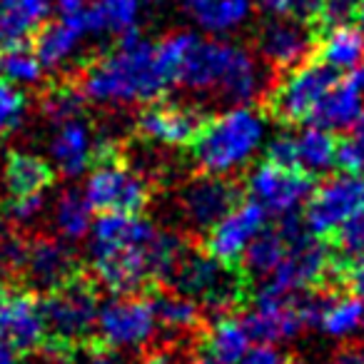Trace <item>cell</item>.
I'll list each match as a JSON object with an SVG mask.
<instances>
[{
	"label": "cell",
	"instance_id": "obj_43",
	"mask_svg": "<svg viewBox=\"0 0 364 364\" xmlns=\"http://www.w3.org/2000/svg\"><path fill=\"white\" fill-rule=\"evenodd\" d=\"M339 274L347 279L352 294H357V297L364 299V250L354 252L352 257L342 259V264H339Z\"/></svg>",
	"mask_w": 364,
	"mask_h": 364
},
{
	"label": "cell",
	"instance_id": "obj_39",
	"mask_svg": "<svg viewBox=\"0 0 364 364\" xmlns=\"http://www.w3.org/2000/svg\"><path fill=\"white\" fill-rule=\"evenodd\" d=\"M46 193H36V195H21V198H11L6 205V215L11 223L16 225H31L46 213Z\"/></svg>",
	"mask_w": 364,
	"mask_h": 364
},
{
	"label": "cell",
	"instance_id": "obj_44",
	"mask_svg": "<svg viewBox=\"0 0 364 364\" xmlns=\"http://www.w3.org/2000/svg\"><path fill=\"white\" fill-rule=\"evenodd\" d=\"M237 364H287V362H284V357L277 352V347L257 344V347H250V352L245 354Z\"/></svg>",
	"mask_w": 364,
	"mask_h": 364
},
{
	"label": "cell",
	"instance_id": "obj_51",
	"mask_svg": "<svg viewBox=\"0 0 364 364\" xmlns=\"http://www.w3.org/2000/svg\"><path fill=\"white\" fill-rule=\"evenodd\" d=\"M152 3H157V0H140V6H152Z\"/></svg>",
	"mask_w": 364,
	"mask_h": 364
},
{
	"label": "cell",
	"instance_id": "obj_36",
	"mask_svg": "<svg viewBox=\"0 0 364 364\" xmlns=\"http://www.w3.org/2000/svg\"><path fill=\"white\" fill-rule=\"evenodd\" d=\"M28 112L26 92L8 80H0V137L11 135L23 125Z\"/></svg>",
	"mask_w": 364,
	"mask_h": 364
},
{
	"label": "cell",
	"instance_id": "obj_27",
	"mask_svg": "<svg viewBox=\"0 0 364 364\" xmlns=\"http://www.w3.org/2000/svg\"><path fill=\"white\" fill-rule=\"evenodd\" d=\"M294 135V162L297 170L304 175L317 177L327 175L337 165V145L339 140L332 130H324L319 125H307Z\"/></svg>",
	"mask_w": 364,
	"mask_h": 364
},
{
	"label": "cell",
	"instance_id": "obj_7",
	"mask_svg": "<svg viewBox=\"0 0 364 364\" xmlns=\"http://www.w3.org/2000/svg\"><path fill=\"white\" fill-rule=\"evenodd\" d=\"M175 289L205 304L210 312L228 314L245 299V277L235 264H225L208 252H185L172 272Z\"/></svg>",
	"mask_w": 364,
	"mask_h": 364
},
{
	"label": "cell",
	"instance_id": "obj_15",
	"mask_svg": "<svg viewBox=\"0 0 364 364\" xmlns=\"http://www.w3.org/2000/svg\"><path fill=\"white\" fill-rule=\"evenodd\" d=\"M242 322L255 342L269 344V347L289 342L307 327L299 299L292 294L269 292V289H259Z\"/></svg>",
	"mask_w": 364,
	"mask_h": 364
},
{
	"label": "cell",
	"instance_id": "obj_37",
	"mask_svg": "<svg viewBox=\"0 0 364 364\" xmlns=\"http://www.w3.org/2000/svg\"><path fill=\"white\" fill-rule=\"evenodd\" d=\"M337 165L344 172H364V107L349 127V135L337 145Z\"/></svg>",
	"mask_w": 364,
	"mask_h": 364
},
{
	"label": "cell",
	"instance_id": "obj_2",
	"mask_svg": "<svg viewBox=\"0 0 364 364\" xmlns=\"http://www.w3.org/2000/svg\"><path fill=\"white\" fill-rule=\"evenodd\" d=\"M167 87L172 85L160 68L155 43L140 38L137 31L117 38L115 48L87 65L80 82L85 100L110 107L155 102Z\"/></svg>",
	"mask_w": 364,
	"mask_h": 364
},
{
	"label": "cell",
	"instance_id": "obj_41",
	"mask_svg": "<svg viewBox=\"0 0 364 364\" xmlns=\"http://www.w3.org/2000/svg\"><path fill=\"white\" fill-rule=\"evenodd\" d=\"M269 16H292L299 21H309L317 16L319 0H255Z\"/></svg>",
	"mask_w": 364,
	"mask_h": 364
},
{
	"label": "cell",
	"instance_id": "obj_24",
	"mask_svg": "<svg viewBox=\"0 0 364 364\" xmlns=\"http://www.w3.org/2000/svg\"><path fill=\"white\" fill-rule=\"evenodd\" d=\"M362 107L364 92L347 77V80H337L324 92L322 100L314 107V112L309 115V122L332 132L349 130L352 122L359 117V112H362Z\"/></svg>",
	"mask_w": 364,
	"mask_h": 364
},
{
	"label": "cell",
	"instance_id": "obj_42",
	"mask_svg": "<svg viewBox=\"0 0 364 364\" xmlns=\"http://www.w3.org/2000/svg\"><path fill=\"white\" fill-rule=\"evenodd\" d=\"M334 237H337L339 259H347V257H352L354 252L364 250V210L357 218L349 220L347 225H342Z\"/></svg>",
	"mask_w": 364,
	"mask_h": 364
},
{
	"label": "cell",
	"instance_id": "obj_30",
	"mask_svg": "<svg viewBox=\"0 0 364 364\" xmlns=\"http://www.w3.org/2000/svg\"><path fill=\"white\" fill-rule=\"evenodd\" d=\"M317 327L332 339H349L359 329H364V299L357 294L322 297Z\"/></svg>",
	"mask_w": 364,
	"mask_h": 364
},
{
	"label": "cell",
	"instance_id": "obj_9",
	"mask_svg": "<svg viewBox=\"0 0 364 364\" xmlns=\"http://www.w3.org/2000/svg\"><path fill=\"white\" fill-rule=\"evenodd\" d=\"M82 195L97 213L135 215L150 203V185L137 170L117 157H102L92 165Z\"/></svg>",
	"mask_w": 364,
	"mask_h": 364
},
{
	"label": "cell",
	"instance_id": "obj_19",
	"mask_svg": "<svg viewBox=\"0 0 364 364\" xmlns=\"http://www.w3.org/2000/svg\"><path fill=\"white\" fill-rule=\"evenodd\" d=\"M203 125L198 107L182 102H150L137 117V130L145 140L162 147H185Z\"/></svg>",
	"mask_w": 364,
	"mask_h": 364
},
{
	"label": "cell",
	"instance_id": "obj_17",
	"mask_svg": "<svg viewBox=\"0 0 364 364\" xmlns=\"http://www.w3.org/2000/svg\"><path fill=\"white\" fill-rule=\"evenodd\" d=\"M0 342L11 344L18 354L36 352L46 344L43 309L33 294L0 282Z\"/></svg>",
	"mask_w": 364,
	"mask_h": 364
},
{
	"label": "cell",
	"instance_id": "obj_29",
	"mask_svg": "<svg viewBox=\"0 0 364 364\" xmlns=\"http://www.w3.org/2000/svg\"><path fill=\"white\" fill-rule=\"evenodd\" d=\"M319 63H324L332 70H354L364 60V33L359 28L334 26L327 28L322 38L314 43Z\"/></svg>",
	"mask_w": 364,
	"mask_h": 364
},
{
	"label": "cell",
	"instance_id": "obj_23",
	"mask_svg": "<svg viewBox=\"0 0 364 364\" xmlns=\"http://www.w3.org/2000/svg\"><path fill=\"white\" fill-rule=\"evenodd\" d=\"M87 31L82 26V18H60L58 23L43 26L36 36V53L46 70L50 68H63L75 58L80 50L82 41H85Z\"/></svg>",
	"mask_w": 364,
	"mask_h": 364
},
{
	"label": "cell",
	"instance_id": "obj_38",
	"mask_svg": "<svg viewBox=\"0 0 364 364\" xmlns=\"http://www.w3.org/2000/svg\"><path fill=\"white\" fill-rule=\"evenodd\" d=\"M28 242L18 235H6L0 237V279L16 277L26 267Z\"/></svg>",
	"mask_w": 364,
	"mask_h": 364
},
{
	"label": "cell",
	"instance_id": "obj_14",
	"mask_svg": "<svg viewBox=\"0 0 364 364\" xmlns=\"http://www.w3.org/2000/svg\"><path fill=\"white\" fill-rule=\"evenodd\" d=\"M240 203V188L230 177L208 175L193 177L180 190L177 208L185 225L200 232H208L223 215H228Z\"/></svg>",
	"mask_w": 364,
	"mask_h": 364
},
{
	"label": "cell",
	"instance_id": "obj_5",
	"mask_svg": "<svg viewBox=\"0 0 364 364\" xmlns=\"http://www.w3.org/2000/svg\"><path fill=\"white\" fill-rule=\"evenodd\" d=\"M46 322V344L53 357H70L92 332L97 322V294L90 282L80 277L68 279L55 289H48L41 302Z\"/></svg>",
	"mask_w": 364,
	"mask_h": 364
},
{
	"label": "cell",
	"instance_id": "obj_22",
	"mask_svg": "<svg viewBox=\"0 0 364 364\" xmlns=\"http://www.w3.org/2000/svg\"><path fill=\"white\" fill-rule=\"evenodd\" d=\"M53 0H0V48L23 46L48 23Z\"/></svg>",
	"mask_w": 364,
	"mask_h": 364
},
{
	"label": "cell",
	"instance_id": "obj_49",
	"mask_svg": "<svg viewBox=\"0 0 364 364\" xmlns=\"http://www.w3.org/2000/svg\"><path fill=\"white\" fill-rule=\"evenodd\" d=\"M354 21L359 23V31L364 33V0H359V8H357V18Z\"/></svg>",
	"mask_w": 364,
	"mask_h": 364
},
{
	"label": "cell",
	"instance_id": "obj_16",
	"mask_svg": "<svg viewBox=\"0 0 364 364\" xmlns=\"http://www.w3.org/2000/svg\"><path fill=\"white\" fill-rule=\"evenodd\" d=\"M267 228V213L257 203H237L208 230L205 250L225 264H237L245 250Z\"/></svg>",
	"mask_w": 364,
	"mask_h": 364
},
{
	"label": "cell",
	"instance_id": "obj_35",
	"mask_svg": "<svg viewBox=\"0 0 364 364\" xmlns=\"http://www.w3.org/2000/svg\"><path fill=\"white\" fill-rule=\"evenodd\" d=\"M82 107H85V95H82L80 87L73 85H60L53 87L46 97H43V115L55 125L68 117L82 115Z\"/></svg>",
	"mask_w": 364,
	"mask_h": 364
},
{
	"label": "cell",
	"instance_id": "obj_52",
	"mask_svg": "<svg viewBox=\"0 0 364 364\" xmlns=\"http://www.w3.org/2000/svg\"><path fill=\"white\" fill-rule=\"evenodd\" d=\"M292 364H309V362H292Z\"/></svg>",
	"mask_w": 364,
	"mask_h": 364
},
{
	"label": "cell",
	"instance_id": "obj_1",
	"mask_svg": "<svg viewBox=\"0 0 364 364\" xmlns=\"http://www.w3.org/2000/svg\"><path fill=\"white\" fill-rule=\"evenodd\" d=\"M87 235L92 272L112 294H135L150 282L170 279L188 252L177 235L137 213H102Z\"/></svg>",
	"mask_w": 364,
	"mask_h": 364
},
{
	"label": "cell",
	"instance_id": "obj_31",
	"mask_svg": "<svg viewBox=\"0 0 364 364\" xmlns=\"http://www.w3.org/2000/svg\"><path fill=\"white\" fill-rule=\"evenodd\" d=\"M53 228L65 242L85 240L92 228V208L82 190L65 188L53 203Z\"/></svg>",
	"mask_w": 364,
	"mask_h": 364
},
{
	"label": "cell",
	"instance_id": "obj_21",
	"mask_svg": "<svg viewBox=\"0 0 364 364\" xmlns=\"http://www.w3.org/2000/svg\"><path fill=\"white\" fill-rule=\"evenodd\" d=\"M255 0H182V13L210 36L237 33L252 18Z\"/></svg>",
	"mask_w": 364,
	"mask_h": 364
},
{
	"label": "cell",
	"instance_id": "obj_6",
	"mask_svg": "<svg viewBox=\"0 0 364 364\" xmlns=\"http://www.w3.org/2000/svg\"><path fill=\"white\" fill-rule=\"evenodd\" d=\"M279 228L287 237V250L277 269L264 279L262 289L279 294H299L317 287L329 274L337 272L334 257L322 242V237L309 232L304 223H299L294 215L282 218Z\"/></svg>",
	"mask_w": 364,
	"mask_h": 364
},
{
	"label": "cell",
	"instance_id": "obj_40",
	"mask_svg": "<svg viewBox=\"0 0 364 364\" xmlns=\"http://www.w3.org/2000/svg\"><path fill=\"white\" fill-rule=\"evenodd\" d=\"M359 0H319L317 16L324 28L334 26H347L357 18Z\"/></svg>",
	"mask_w": 364,
	"mask_h": 364
},
{
	"label": "cell",
	"instance_id": "obj_4",
	"mask_svg": "<svg viewBox=\"0 0 364 364\" xmlns=\"http://www.w3.org/2000/svg\"><path fill=\"white\" fill-rule=\"evenodd\" d=\"M267 120L250 105H232L220 115L203 120L190 142L198 167L208 175L230 177L247 167L264 145Z\"/></svg>",
	"mask_w": 364,
	"mask_h": 364
},
{
	"label": "cell",
	"instance_id": "obj_13",
	"mask_svg": "<svg viewBox=\"0 0 364 364\" xmlns=\"http://www.w3.org/2000/svg\"><path fill=\"white\" fill-rule=\"evenodd\" d=\"M107 140L97 137V130L87 122L85 115L68 117L53 125V135L48 140L50 165L65 177H80L97 160L107 157Z\"/></svg>",
	"mask_w": 364,
	"mask_h": 364
},
{
	"label": "cell",
	"instance_id": "obj_8",
	"mask_svg": "<svg viewBox=\"0 0 364 364\" xmlns=\"http://www.w3.org/2000/svg\"><path fill=\"white\" fill-rule=\"evenodd\" d=\"M364 210V177L357 172L329 175L309 193L304 203V228L317 237L337 235L342 225Z\"/></svg>",
	"mask_w": 364,
	"mask_h": 364
},
{
	"label": "cell",
	"instance_id": "obj_20",
	"mask_svg": "<svg viewBox=\"0 0 364 364\" xmlns=\"http://www.w3.org/2000/svg\"><path fill=\"white\" fill-rule=\"evenodd\" d=\"M23 274L36 289L48 292L77 277V257L65 240L38 237L36 242H28Z\"/></svg>",
	"mask_w": 364,
	"mask_h": 364
},
{
	"label": "cell",
	"instance_id": "obj_46",
	"mask_svg": "<svg viewBox=\"0 0 364 364\" xmlns=\"http://www.w3.org/2000/svg\"><path fill=\"white\" fill-rule=\"evenodd\" d=\"M87 0H55V8L60 13V18H77L85 11Z\"/></svg>",
	"mask_w": 364,
	"mask_h": 364
},
{
	"label": "cell",
	"instance_id": "obj_47",
	"mask_svg": "<svg viewBox=\"0 0 364 364\" xmlns=\"http://www.w3.org/2000/svg\"><path fill=\"white\" fill-rule=\"evenodd\" d=\"M0 364H18V352L6 342H0Z\"/></svg>",
	"mask_w": 364,
	"mask_h": 364
},
{
	"label": "cell",
	"instance_id": "obj_34",
	"mask_svg": "<svg viewBox=\"0 0 364 364\" xmlns=\"http://www.w3.org/2000/svg\"><path fill=\"white\" fill-rule=\"evenodd\" d=\"M43 73H46V65L38 58L36 48H28L26 43L6 48V53L0 55V75L18 87L38 85L43 80Z\"/></svg>",
	"mask_w": 364,
	"mask_h": 364
},
{
	"label": "cell",
	"instance_id": "obj_50",
	"mask_svg": "<svg viewBox=\"0 0 364 364\" xmlns=\"http://www.w3.org/2000/svg\"><path fill=\"white\" fill-rule=\"evenodd\" d=\"M145 364H177V362L170 357H152V359H147Z\"/></svg>",
	"mask_w": 364,
	"mask_h": 364
},
{
	"label": "cell",
	"instance_id": "obj_45",
	"mask_svg": "<svg viewBox=\"0 0 364 364\" xmlns=\"http://www.w3.org/2000/svg\"><path fill=\"white\" fill-rule=\"evenodd\" d=\"M82 364H125V359L120 357V352H115V349L102 344V347H97V349H90L87 357L82 359Z\"/></svg>",
	"mask_w": 364,
	"mask_h": 364
},
{
	"label": "cell",
	"instance_id": "obj_32",
	"mask_svg": "<svg viewBox=\"0 0 364 364\" xmlns=\"http://www.w3.org/2000/svg\"><path fill=\"white\" fill-rule=\"evenodd\" d=\"M284 250H287V237H284L282 228L269 230L264 228L257 237L250 242V247L245 250L242 259L240 262L245 264V272L255 279H267L269 274L277 269V264L282 262Z\"/></svg>",
	"mask_w": 364,
	"mask_h": 364
},
{
	"label": "cell",
	"instance_id": "obj_3",
	"mask_svg": "<svg viewBox=\"0 0 364 364\" xmlns=\"http://www.w3.org/2000/svg\"><path fill=\"white\" fill-rule=\"evenodd\" d=\"M175 85L210 92L230 105H250L267 90V70L247 48L193 33L177 68Z\"/></svg>",
	"mask_w": 364,
	"mask_h": 364
},
{
	"label": "cell",
	"instance_id": "obj_10",
	"mask_svg": "<svg viewBox=\"0 0 364 364\" xmlns=\"http://www.w3.org/2000/svg\"><path fill=\"white\" fill-rule=\"evenodd\" d=\"M157 314L152 299L135 294H115L97 309L95 332L105 347L132 352L150 344L157 334Z\"/></svg>",
	"mask_w": 364,
	"mask_h": 364
},
{
	"label": "cell",
	"instance_id": "obj_25",
	"mask_svg": "<svg viewBox=\"0 0 364 364\" xmlns=\"http://www.w3.org/2000/svg\"><path fill=\"white\" fill-rule=\"evenodd\" d=\"M250 347H252V337L242 319L223 314L203 337L200 352L205 364H237L250 352Z\"/></svg>",
	"mask_w": 364,
	"mask_h": 364
},
{
	"label": "cell",
	"instance_id": "obj_33",
	"mask_svg": "<svg viewBox=\"0 0 364 364\" xmlns=\"http://www.w3.org/2000/svg\"><path fill=\"white\" fill-rule=\"evenodd\" d=\"M152 307L157 314V324L170 332H190L200 324L203 312H200V304L193 297L182 292L172 294H157L152 299Z\"/></svg>",
	"mask_w": 364,
	"mask_h": 364
},
{
	"label": "cell",
	"instance_id": "obj_48",
	"mask_svg": "<svg viewBox=\"0 0 364 364\" xmlns=\"http://www.w3.org/2000/svg\"><path fill=\"white\" fill-rule=\"evenodd\" d=\"M349 80H352V82H354V85H357V87H359V90H362V92H364V60H362V63H359V65H357V68H354V70H352V75H349Z\"/></svg>",
	"mask_w": 364,
	"mask_h": 364
},
{
	"label": "cell",
	"instance_id": "obj_12",
	"mask_svg": "<svg viewBox=\"0 0 364 364\" xmlns=\"http://www.w3.org/2000/svg\"><path fill=\"white\" fill-rule=\"evenodd\" d=\"M247 193L250 200L257 203L267 215L287 218L307 203L309 193H312V177L294 167L264 162L250 172Z\"/></svg>",
	"mask_w": 364,
	"mask_h": 364
},
{
	"label": "cell",
	"instance_id": "obj_18",
	"mask_svg": "<svg viewBox=\"0 0 364 364\" xmlns=\"http://www.w3.org/2000/svg\"><path fill=\"white\" fill-rule=\"evenodd\" d=\"M314 33L309 31L307 21L292 16H274L257 33V53L262 63L279 70H289L307 60L314 50Z\"/></svg>",
	"mask_w": 364,
	"mask_h": 364
},
{
	"label": "cell",
	"instance_id": "obj_26",
	"mask_svg": "<svg viewBox=\"0 0 364 364\" xmlns=\"http://www.w3.org/2000/svg\"><path fill=\"white\" fill-rule=\"evenodd\" d=\"M140 8V0H87L80 18L87 36L122 38L137 31Z\"/></svg>",
	"mask_w": 364,
	"mask_h": 364
},
{
	"label": "cell",
	"instance_id": "obj_11",
	"mask_svg": "<svg viewBox=\"0 0 364 364\" xmlns=\"http://www.w3.org/2000/svg\"><path fill=\"white\" fill-rule=\"evenodd\" d=\"M337 80V70L319 60L289 68L287 75L269 92V110L282 122H309L317 102Z\"/></svg>",
	"mask_w": 364,
	"mask_h": 364
},
{
	"label": "cell",
	"instance_id": "obj_53",
	"mask_svg": "<svg viewBox=\"0 0 364 364\" xmlns=\"http://www.w3.org/2000/svg\"><path fill=\"white\" fill-rule=\"evenodd\" d=\"M362 364H364V357H362Z\"/></svg>",
	"mask_w": 364,
	"mask_h": 364
},
{
	"label": "cell",
	"instance_id": "obj_28",
	"mask_svg": "<svg viewBox=\"0 0 364 364\" xmlns=\"http://www.w3.org/2000/svg\"><path fill=\"white\" fill-rule=\"evenodd\" d=\"M3 182L11 198L46 193L53 185V165L33 152H11L3 170Z\"/></svg>",
	"mask_w": 364,
	"mask_h": 364
}]
</instances>
